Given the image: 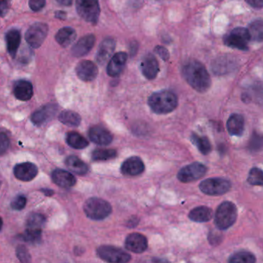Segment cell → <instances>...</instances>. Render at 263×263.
Masks as SVG:
<instances>
[{
	"label": "cell",
	"instance_id": "6da1fadb",
	"mask_svg": "<svg viewBox=\"0 0 263 263\" xmlns=\"http://www.w3.org/2000/svg\"><path fill=\"white\" fill-rule=\"evenodd\" d=\"M182 74L187 83L198 92L205 93L211 86V77L205 66L196 60H190L182 66Z\"/></svg>",
	"mask_w": 263,
	"mask_h": 263
},
{
	"label": "cell",
	"instance_id": "7a4b0ae2",
	"mask_svg": "<svg viewBox=\"0 0 263 263\" xmlns=\"http://www.w3.org/2000/svg\"><path fill=\"white\" fill-rule=\"evenodd\" d=\"M148 105L156 114H168L177 108L178 98L171 91H159L150 96Z\"/></svg>",
	"mask_w": 263,
	"mask_h": 263
},
{
	"label": "cell",
	"instance_id": "3957f363",
	"mask_svg": "<svg viewBox=\"0 0 263 263\" xmlns=\"http://www.w3.org/2000/svg\"><path fill=\"white\" fill-rule=\"evenodd\" d=\"M238 210L233 202H224L218 207L215 214V224L220 230H227L236 222Z\"/></svg>",
	"mask_w": 263,
	"mask_h": 263
},
{
	"label": "cell",
	"instance_id": "277c9868",
	"mask_svg": "<svg viewBox=\"0 0 263 263\" xmlns=\"http://www.w3.org/2000/svg\"><path fill=\"white\" fill-rule=\"evenodd\" d=\"M83 210L86 216L92 220H103L112 213L109 202L99 198H91L85 202Z\"/></svg>",
	"mask_w": 263,
	"mask_h": 263
},
{
	"label": "cell",
	"instance_id": "5b68a950",
	"mask_svg": "<svg viewBox=\"0 0 263 263\" xmlns=\"http://www.w3.org/2000/svg\"><path fill=\"white\" fill-rule=\"evenodd\" d=\"M251 40L248 29L244 27H236L231 32L226 34L223 42L227 46L233 49L247 50L248 44Z\"/></svg>",
	"mask_w": 263,
	"mask_h": 263
},
{
	"label": "cell",
	"instance_id": "8992f818",
	"mask_svg": "<svg viewBox=\"0 0 263 263\" xmlns=\"http://www.w3.org/2000/svg\"><path fill=\"white\" fill-rule=\"evenodd\" d=\"M77 11L80 16L88 23L96 24L100 18L99 0H77Z\"/></svg>",
	"mask_w": 263,
	"mask_h": 263
},
{
	"label": "cell",
	"instance_id": "52a82bcc",
	"mask_svg": "<svg viewBox=\"0 0 263 263\" xmlns=\"http://www.w3.org/2000/svg\"><path fill=\"white\" fill-rule=\"evenodd\" d=\"M232 184L224 179H208L202 181L199 185V189L204 194L209 196H222L230 191Z\"/></svg>",
	"mask_w": 263,
	"mask_h": 263
},
{
	"label": "cell",
	"instance_id": "ba28073f",
	"mask_svg": "<svg viewBox=\"0 0 263 263\" xmlns=\"http://www.w3.org/2000/svg\"><path fill=\"white\" fill-rule=\"evenodd\" d=\"M49 27L46 23H36L26 31L25 38L28 44L34 49L40 47L46 40Z\"/></svg>",
	"mask_w": 263,
	"mask_h": 263
},
{
	"label": "cell",
	"instance_id": "9c48e42d",
	"mask_svg": "<svg viewBox=\"0 0 263 263\" xmlns=\"http://www.w3.org/2000/svg\"><path fill=\"white\" fill-rule=\"evenodd\" d=\"M99 257L103 260L112 263H125L131 260V256L121 249L110 246H103L97 250Z\"/></svg>",
	"mask_w": 263,
	"mask_h": 263
},
{
	"label": "cell",
	"instance_id": "30bf717a",
	"mask_svg": "<svg viewBox=\"0 0 263 263\" xmlns=\"http://www.w3.org/2000/svg\"><path fill=\"white\" fill-rule=\"evenodd\" d=\"M207 172V168L201 163L191 164L182 168L178 173L177 178L183 183L195 182L203 177Z\"/></svg>",
	"mask_w": 263,
	"mask_h": 263
},
{
	"label": "cell",
	"instance_id": "8fae6325",
	"mask_svg": "<svg viewBox=\"0 0 263 263\" xmlns=\"http://www.w3.org/2000/svg\"><path fill=\"white\" fill-rule=\"evenodd\" d=\"M238 66L239 64L237 60L234 57L225 55L213 60L211 64V69L216 75L222 76L233 72Z\"/></svg>",
	"mask_w": 263,
	"mask_h": 263
},
{
	"label": "cell",
	"instance_id": "7c38bea8",
	"mask_svg": "<svg viewBox=\"0 0 263 263\" xmlns=\"http://www.w3.org/2000/svg\"><path fill=\"white\" fill-rule=\"evenodd\" d=\"M76 72L80 80L85 82H89L97 78L99 69L93 62L90 60H83L77 64Z\"/></svg>",
	"mask_w": 263,
	"mask_h": 263
},
{
	"label": "cell",
	"instance_id": "4fadbf2b",
	"mask_svg": "<svg viewBox=\"0 0 263 263\" xmlns=\"http://www.w3.org/2000/svg\"><path fill=\"white\" fill-rule=\"evenodd\" d=\"M38 168L34 164L26 162L18 164L14 168L15 178L22 182H30L36 177Z\"/></svg>",
	"mask_w": 263,
	"mask_h": 263
},
{
	"label": "cell",
	"instance_id": "5bb4252c",
	"mask_svg": "<svg viewBox=\"0 0 263 263\" xmlns=\"http://www.w3.org/2000/svg\"><path fill=\"white\" fill-rule=\"evenodd\" d=\"M127 58L125 52H117L112 56L107 66V74L112 77H119L124 71Z\"/></svg>",
	"mask_w": 263,
	"mask_h": 263
},
{
	"label": "cell",
	"instance_id": "9a60e30c",
	"mask_svg": "<svg viewBox=\"0 0 263 263\" xmlns=\"http://www.w3.org/2000/svg\"><path fill=\"white\" fill-rule=\"evenodd\" d=\"M125 247L133 253H142L148 248V241L143 235L132 233L126 238Z\"/></svg>",
	"mask_w": 263,
	"mask_h": 263
},
{
	"label": "cell",
	"instance_id": "2e32d148",
	"mask_svg": "<svg viewBox=\"0 0 263 263\" xmlns=\"http://www.w3.org/2000/svg\"><path fill=\"white\" fill-rule=\"evenodd\" d=\"M116 48V40L114 38H106L100 44L97 54V60L99 64L104 65L114 56Z\"/></svg>",
	"mask_w": 263,
	"mask_h": 263
},
{
	"label": "cell",
	"instance_id": "e0dca14e",
	"mask_svg": "<svg viewBox=\"0 0 263 263\" xmlns=\"http://www.w3.org/2000/svg\"><path fill=\"white\" fill-rule=\"evenodd\" d=\"M95 43L96 37L93 34L84 36L72 48V55L77 57H83L92 49Z\"/></svg>",
	"mask_w": 263,
	"mask_h": 263
},
{
	"label": "cell",
	"instance_id": "ac0fdd59",
	"mask_svg": "<svg viewBox=\"0 0 263 263\" xmlns=\"http://www.w3.org/2000/svg\"><path fill=\"white\" fill-rule=\"evenodd\" d=\"M141 69L142 74L148 80H153L156 78L159 71V63L154 56L147 54L142 59L141 63Z\"/></svg>",
	"mask_w": 263,
	"mask_h": 263
},
{
	"label": "cell",
	"instance_id": "d6986e66",
	"mask_svg": "<svg viewBox=\"0 0 263 263\" xmlns=\"http://www.w3.org/2000/svg\"><path fill=\"white\" fill-rule=\"evenodd\" d=\"M145 170V165L141 159L132 157L123 162L121 171L124 176H136L142 174Z\"/></svg>",
	"mask_w": 263,
	"mask_h": 263
},
{
	"label": "cell",
	"instance_id": "ffe728a7",
	"mask_svg": "<svg viewBox=\"0 0 263 263\" xmlns=\"http://www.w3.org/2000/svg\"><path fill=\"white\" fill-rule=\"evenodd\" d=\"M89 137L94 143L99 145H109L112 142V135L106 128L93 127L89 131Z\"/></svg>",
	"mask_w": 263,
	"mask_h": 263
},
{
	"label": "cell",
	"instance_id": "44dd1931",
	"mask_svg": "<svg viewBox=\"0 0 263 263\" xmlns=\"http://www.w3.org/2000/svg\"><path fill=\"white\" fill-rule=\"evenodd\" d=\"M57 105L52 103L46 105L35 111L31 117V120L35 125H42L52 118L57 114Z\"/></svg>",
	"mask_w": 263,
	"mask_h": 263
},
{
	"label": "cell",
	"instance_id": "7402d4cb",
	"mask_svg": "<svg viewBox=\"0 0 263 263\" xmlns=\"http://www.w3.org/2000/svg\"><path fill=\"white\" fill-rule=\"evenodd\" d=\"M52 179L54 183L61 188H72L77 183V179L69 171L57 169L52 172Z\"/></svg>",
	"mask_w": 263,
	"mask_h": 263
},
{
	"label": "cell",
	"instance_id": "603a6c76",
	"mask_svg": "<svg viewBox=\"0 0 263 263\" xmlns=\"http://www.w3.org/2000/svg\"><path fill=\"white\" fill-rule=\"evenodd\" d=\"M13 93L18 100L27 101L30 100L33 95V87L32 83L27 80H18L14 85Z\"/></svg>",
	"mask_w": 263,
	"mask_h": 263
},
{
	"label": "cell",
	"instance_id": "cb8c5ba5",
	"mask_svg": "<svg viewBox=\"0 0 263 263\" xmlns=\"http://www.w3.org/2000/svg\"><path fill=\"white\" fill-rule=\"evenodd\" d=\"M229 134L232 136L242 135L245 129V120L241 114H233L230 116L227 124Z\"/></svg>",
	"mask_w": 263,
	"mask_h": 263
},
{
	"label": "cell",
	"instance_id": "d4e9b609",
	"mask_svg": "<svg viewBox=\"0 0 263 263\" xmlns=\"http://www.w3.org/2000/svg\"><path fill=\"white\" fill-rule=\"evenodd\" d=\"M6 47L9 55L14 58L21 43V33L18 29H12L6 34Z\"/></svg>",
	"mask_w": 263,
	"mask_h": 263
},
{
	"label": "cell",
	"instance_id": "484cf974",
	"mask_svg": "<svg viewBox=\"0 0 263 263\" xmlns=\"http://www.w3.org/2000/svg\"><path fill=\"white\" fill-rule=\"evenodd\" d=\"M55 38L60 46L63 47H67L75 41L77 38V32L75 29L71 27L62 28L57 32Z\"/></svg>",
	"mask_w": 263,
	"mask_h": 263
},
{
	"label": "cell",
	"instance_id": "4316f807",
	"mask_svg": "<svg viewBox=\"0 0 263 263\" xmlns=\"http://www.w3.org/2000/svg\"><path fill=\"white\" fill-rule=\"evenodd\" d=\"M213 216V210L206 206L197 207L192 210L189 214V218L196 222H209L211 220Z\"/></svg>",
	"mask_w": 263,
	"mask_h": 263
},
{
	"label": "cell",
	"instance_id": "83f0119b",
	"mask_svg": "<svg viewBox=\"0 0 263 263\" xmlns=\"http://www.w3.org/2000/svg\"><path fill=\"white\" fill-rule=\"evenodd\" d=\"M65 163L68 169L80 176L86 174L89 170L86 164L80 160L77 156H69L66 159Z\"/></svg>",
	"mask_w": 263,
	"mask_h": 263
},
{
	"label": "cell",
	"instance_id": "f1b7e54d",
	"mask_svg": "<svg viewBox=\"0 0 263 263\" xmlns=\"http://www.w3.org/2000/svg\"><path fill=\"white\" fill-rule=\"evenodd\" d=\"M61 123L69 127H78L81 123L80 114L72 111H64L59 116Z\"/></svg>",
	"mask_w": 263,
	"mask_h": 263
},
{
	"label": "cell",
	"instance_id": "f546056e",
	"mask_svg": "<svg viewBox=\"0 0 263 263\" xmlns=\"http://www.w3.org/2000/svg\"><path fill=\"white\" fill-rule=\"evenodd\" d=\"M66 142L75 149H83L89 145L88 141L77 132H69L66 136Z\"/></svg>",
	"mask_w": 263,
	"mask_h": 263
},
{
	"label": "cell",
	"instance_id": "4dcf8cb0",
	"mask_svg": "<svg viewBox=\"0 0 263 263\" xmlns=\"http://www.w3.org/2000/svg\"><path fill=\"white\" fill-rule=\"evenodd\" d=\"M191 141L202 154L206 155L211 152V143L206 137H201L197 134H193L191 136Z\"/></svg>",
	"mask_w": 263,
	"mask_h": 263
},
{
	"label": "cell",
	"instance_id": "1f68e13d",
	"mask_svg": "<svg viewBox=\"0 0 263 263\" xmlns=\"http://www.w3.org/2000/svg\"><path fill=\"white\" fill-rule=\"evenodd\" d=\"M251 40L263 42V20H256L250 23L248 28Z\"/></svg>",
	"mask_w": 263,
	"mask_h": 263
},
{
	"label": "cell",
	"instance_id": "d6a6232c",
	"mask_svg": "<svg viewBox=\"0 0 263 263\" xmlns=\"http://www.w3.org/2000/svg\"><path fill=\"white\" fill-rule=\"evenodd\" d=\"M256 262V256L247 251L238 252L230 256V263H254Z\"/></svg>",
	"mask_w": 263,
	"mask_h": 263
},
{
	"label": "cell",
	"instance_id": "836d02e7",
	"mask_svg": "<svg viewBox=\"0 0 263 263\" xmlns=\"http://www.w3.org/2000/svg\"><path fill=\"white\" fill-rule=\"evenodd\" d=\"M22 238L23 240L29 243H38L42 239V230L41 229L27 228L22 236Z\"/></svg>",
	"mask_w": 263,
	"mask_h": 263
},
{
	"label": "cell",
	"instance_id": "e575fe53",
	"mask_svg": "<svg viewBox=\"0 0 263 263\" xmlns=\"http://www.w3.org/2000/svg\"><path fill=\"white\" fill-rule=\"evenodd\" d=\"M117 152L114 149H97L92 152V159L94 161H107L115 159Z\"/></svg>",
	"mask_w": 263,
	"mask_h": 263
},
{
	"label": "cell",
	"instance_id": "d590c367",
	"mask_svg": "<svg viewBox=\"0 0 263 263\" xmlns=\"http://www.w3.org/2000/svg\"><path fill=\"white\" fill-rule=\"evenodd\" d=\"M247 182L252 185L263 186V171L259 168H253L249 173Z\"/></svg>",
	"mask_w": 263,
	"mask_h": 263
},
{
	"label": "cell",
	"instance_id": "8d00e7d4",
	"mask_svg": "<svg viewBox=\"0 0 263 263\" xmlns=\"http://www.w3.org/2000/svg\"><path fill=\"white\" fill-rule=\"evenodd\" d=\"M45 222H46V219L43 215L32 214L28 218L26 225L27 228L41 229Z\"/></svg>",
	"mask_w": 263,
	"mask_h": 263
},
{
	"label": "cell",
	"instance_id": "74e56055",
	"mask_svg": "<svg viewBox=\"0 0 263 263\" xmlns=\"http://www.w3.org/2000/svg\"><path fill=\"white\" fill-rule=\"evenodd\" d=\"M249 148L253 151H257L262 149L263 148V136L258 134H253L251 140H250Z\"/></svg>",
	"mask_w": 263,
	"mask_h": 263
},
{
	"label": "cell",
	"instance_id": "f35d334b",
	"mask_svg": "<svg viewBox=\"0 0 263 263\" xmlns=\"http://www.w3.org/2000/svg\"><path fill=\"white\" fill-rule=\"evenodd\" d=\"M26 205V198L23 196H18L11 202V207L14 210H22Z\"/></svg>",
	"mask_w": 263,
	"mask_h": 263
},
{
	"label": "cell",
	"instance_id": "ab89813d",
	"mask_svg": "<svg viewBox=\"0 0 263 263\" xmlns=\"http://www.w3.org/2000/svg\"><path fill=\"white\" fill-rule=\"evenodd\" d=\"M16 255L20 262H29L31 261V256L28 252L27 249L25 247H20L17 248Z\"/></svg>",
	"mask_w": 263,
	"mask_h": 263
},
{
	"label": "cell",
	"instance_id": "60d3db41",
	"mask_svg": "<svg viewBox=\"0 0 263 263\" xmlns=\"http://www.w3.org/2000/svg\"><path fill=\"white\" fill-rule=\"evenodd\" d=\"M9 139L6 134L0 133V156L3 155L7 151L9 147Z\"/></svg>",
	"mask_w": 263,
	"mask_h": 263
},
{
	"label": "cell",
	"instance_id": "b9f144b4",
	"mask_svg": "<svg viewBox=\"0 0 263 263\" xmlns=\"http://www.w3.org/2000/svg\"><path fill=\"white\" fill-rule=\"evenodd\" d=\"M29 5L33 12H39L46 6V0H29Z\"/></svg>",
	"mask_w": 263,
	"mask_h": 263
},
{
	"label": "cell",
	"instance_id": "7bdbcfd3",
	"mask_svg": "<svg viewBox=\"0 0 263 263\" xmlns=\"http://www.w3.org/2000/svg\"><path fill=\"white\" fill-rule=\"evenodd\" d=\"M155 52L162 59V60L167 61L170 59V52L163 46H158L155 48Z\"/></svg>",
	"mask_w": 263,
	"mask_h": 263
},
{
	"label": "cell",
	"instance_id": "ee69618b",
	"mask_svg": "<svg viewBox=\"0 0 263 263\" xmlns=\"http://www.w3.org/2000/svg\"><path fill=\"white\" fill-rule=\"evenodd\" d=\"M250 6L256 9H260L263 7V0H245Z\"/></svg>",
	"mask_w": 263,
	"mask_h": 263
},
{
	"label": "cell",
	"instance_id": "f6af8a7d",
	"mask_svg": "<svg viewBox=\"0 0 263 263\" xmlns=\"http://www.w3.org/2000/svg\"><path fill=\"white\" fill-rule=\"evenodd\" d=\"M9 6L6 0H0V17H3L7 13Z\"/></svg>",
	"mask_w": 263,
	"mask_h": 263
},
{
	"label": "cell",
	"instance_id": "bcb514c9",
	"mask_svg": "<svg viewBox=\"0 0 263 263\" xmlns=\"http://www.w3.org/2000/svg\"><path fill=\"white\" fill-rule=\"evenodd\" d=\"M221 238H222V236L218 234V233H216V236H215L214 233H211L210 237H209V239H210V242H211V244H218L220 242Z\"/></svg>",
	"mask_w": 263,
	"mask_h": 263
},
{
	"label": "cell",
	"instance_id": "7dc6e473",
	"mask_svg": "<svg viewBox=\"0 0 263 263\" xmlns=\"http://www.w3.org/2000/svg\"><path fill=\"white\" fill-rule=\"evenodd\" d=\"M55 18L60 20H65L66 18V13L63 11H57L55 13Z\"/></svg>",
	"mask_w": 263,
	"mask_h": 263
},
{
	"label": "cell",
	"instance_id": "c3c4849f",
	"mask_svg": "<svg viewBox=\"0 0 263 263\" xmlns=\"http://www.w3.org/2000/svg\"><path fill=\"white\" fill-rule=\"evenodd\" d=\"M59 4L62 6H69L72 5V0H55Z\"/></svg>",
	"mask_w": 263,
	"mask_h": 263
},
{
	"label": "cell",
	"instance_id": "681fc988",
	"mask_svg": "<svg viewBox=\"0 0 263 263\" xmlns=\"http://www.w3.org/2000/svg\"><path fill=\"white\" fill-rule=\"evenodd\" d=\"M42 191L46 195V196H52L54 194V191L51 189H42Z\"/></svg>",
	"mask_w": 263,
	"mask_h": 263
},
{
	"label": "cell",
	"instance_id": "f907efd6",
	"mask_svg": "<svg viewBox=\"0 0 263 263\" xmlns=\"http://www.w3.org/2000/svg\"><path fill=\"white\" fill-rule=\"evenodd\" d=\"M242 99H243V101L246 102V103H248V102L250 101V100H251L248 94H244L243 97H242Z\"/></svg>",
	"mask_w": 263,
	"mask_h": 263
},
{
	"label": "cell",
	"instance_id": "816d5d0a",
	"mask_svg": "<svg viewBox=\"0 0 263 263\" xmlns=\"http://www.w3.org/2000/svg\"><path fill=\"white\" fill-rule=\"evenodd\" d=\"M3 219H2V218L0 217V230H1L2 228H3Z\"/></svg>",
	"mask_w": 263,
	"mask_h": 263
},
{
	"label": "cell",
	"instance_id": "f5cc1de1",
	"mask_svg": "<svg viewBox=\"0 0 263 263\" xmlns=\"http://www.w3.org/2000/svg\"><path fill=\"white\" fill-rule=\"evenodd\" d=\"M0 187H1V182H0Z\"/></svg>",
	"mask_w": 263,
	"mask_h": 263
}]
</instances>
